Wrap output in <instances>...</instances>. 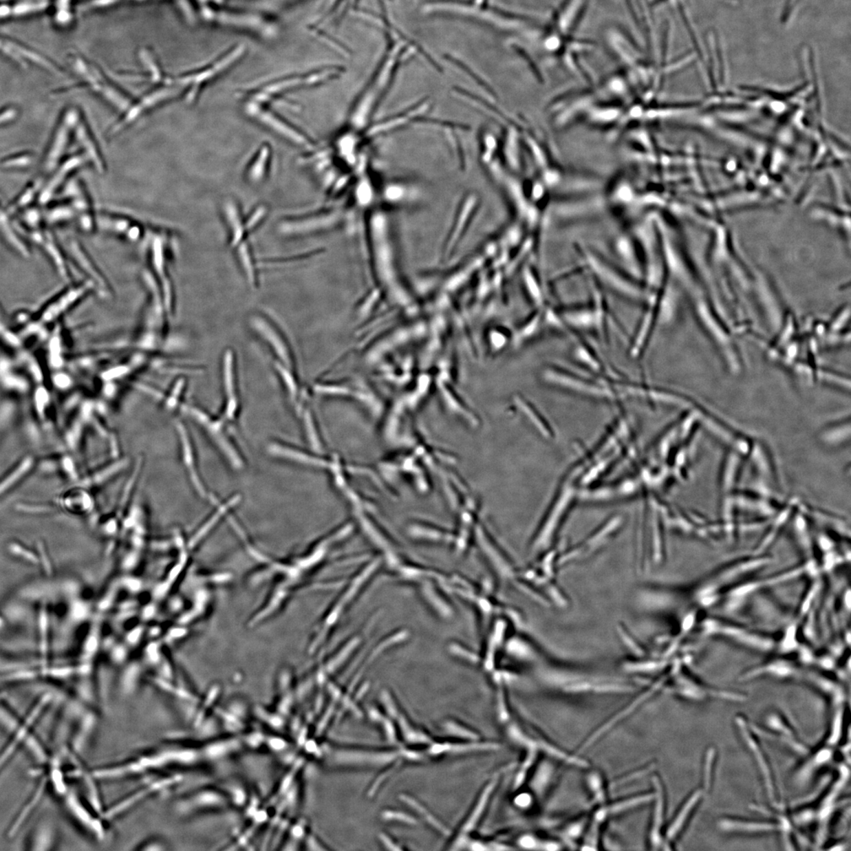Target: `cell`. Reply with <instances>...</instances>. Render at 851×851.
I'll list each match as a JSON object with an SVG mask.
<instances>
[{
  "mask_svg": "<svg viewBox=\"0 0 851 851\" xmlns=\"http://www.w3.org/2000/svg\"><path fill=\"white\" fill-rule=\"evenodd\" d=\"M579 250L584 265L587 266L590 272L596 277L633 300L649 301L652 294L643 288L638 281L631 279L599 255L580 247Z\"/></svg>",
  "mask_w": 851,
  "mask_h": 851,
  "instance_id": "obj_1",
  "label": "cell"
},
{
  "mask_svg": "<svg viewBox=\"0 0 851 851\" xmlns=\"http://www.w3.org/2000/svg\"><path fill=\"white\" fill-rule=\"evenodd\" d=\"M246 51V45H238L208 67L199 72L180 76V77L168 78L167 83L180 86L185 90L186 100L188 105H192L197 100L200 91L206 84L230 68L245 55Z\"/></svg>",
  "mask_w": 851,
  "mask_h": 851,
  "instance_id": "obj_2",
  "label": "cell"
},
{
  "mask_svg": "<svg viewBox=\"0 0 851 851\" xmlns=\"http://www.w3.org/2000/svg\"><path fill=\"white\" fill-rule=\"evenodd\" d=\"M183 94H185V90L180 86L164 84L160 88L151 91L150 93L140 97L139 100H133L127 109L121 114L118 120L114 122L107 130V138L109 139L115 138L137 122L146 113Z\"/></svg>",
  "mask_w": 851,
  "mask_h": 851,
  "instance_id": "obj_3",
  "label": "cell"
},
{
  "mask_svg": "<svg viewBox=\"0 0 851 851\" xmlns=\"http://www.w3.org/2000/svg\"><path fill=\"white\" fill-rule=\"evenodd\" d=\"M181 409L184 413L188 415L200 427L203 428L211 440L215 444L226 459L228 460L233 468L235 469L242 468L243 460L241 455L237 451L234 444L231 442L228 437V433L226 432L224 420L213 418L197 406L182 405Z\"/></svg>",
  "mask_w": 851,
  "mask_h": 851,
  "instance_id": "obj_4",
  "label": "cell"
},
{
  "mask_svg": "<svg viewBox=\"0 0 851 851\" xmlns=\"http://www.w3.org/2000/svg\"><path fill=\"white\" fill-rule=\"evenodd\" d=\"M73 63L76 72L84 79L89 88L116 111L122 114L132 104L133 100L131 97L114 85L99 69L91 66L78 57H75Z\"/></svg>",
  "mask_w": 851,
  "mask_h": 851,
  "instance_id": "obj_5",
  "label": "cell"
},
{
  "mask_svg": "<svg viewBox=\"0 0 851 851\" xmlns=\"http://www.w3.org/2000/svg\"><path fill=\"white\" fill-rule=\"evenodd\" d=\"M377 565L378 562L376 561L366 567L367 568H365L354 579H352L349 588H346L345 592L340 595L339 599L335 601L327 614L325 616L315 636H314L310 647L311 651H316L319 647L322 646L323 642L326 640L329 636L330 632H332V628L336 625V623H337L339 618L344 614V611L348 608L352 601L356 598L357 592L360 590L363 585L371 576V572L376 570Z\"/></svg>",
  "mask_w": 851,
  "mask_h": 851,
  "instance_id": "obj_6",
  "label": "cell"
},
{
  "mask_svg": "<svg viewBox=\"0 0 851 851\" xmlns=\"http://www.w3.org/2000/svg\"><path fill=\"white\" fill-rule=\"evenodd\" d=\"M343 72V69L341 67L327 66L306 74L289 76V77L280 78L264 85L261 90L259 91L257 94L254 96L253 99L263 100L274 95L285 93V91L301 88V87L321 85L336 77H338Z\"/></svg>",
  "mask_w": 851,
  "mask_h": 851,
  "instance_id": "obj_7",
  "label": "cell"
},
{
  "mask_svg": "<svg viewBox=\"0 0 851 851\" xmlns=\"http://www.w3.org/2000/svg\"><path fill=\"white\" fill-rule=\"evenodd\" d=\"M245 111L247 115L263 125L264 127L288 140L289 142L305 148H312L310 138L303 134L300 130L292 127L274 113L263 107L259 102L249 100L245 105Z\"/></svg>",
  "mask_w": 851,
  "mask_h": 851,
  "instance_id": "obj_8",
  "label": "cell"
},
{
  "mask_svg": "<svg viewBox=\"0 0 851 851\" xmlns=\"http://www.w3.org/2000/svg\"><path fill=\"white\" fill-rule=\"evenodd\" d=\"M151 234L150 250L153 277L159 285L167 315L171 316L175 311V292L167 269L166 237L159 232Z\"/></svg>",
  "mask_w": 851,
  "mask_h": 851,
  "instance_id": "obj_9",
  "label": "cell"
},
{
  "mask_svg": "<svg viewBox=\"0 0 851 851\" xmlns=\"http://www.w3.org/2000/svg\"><path fill=\"white\" fill-rule=\"evenodd\" d=\"M332 756L333 765L340 767H387L397 763L401 758L399 749L394 751L338 749L333 752Z\"/></svg>",
  "mask_w": 851,
  "mask_h": 851,
  "instance_id": "obj_10",
  "label": "cell"
},
{
  "mask_svg": "<svg viewBox=\"0 0 851 851\" xmlns=\"http://www.w3.org/2000/svg\"><path fill=\"white\" fill-rule=\"evenodd\" d=\"M735 720L737 725L739 726L742 739L746 742V746L749 748L753 757H755L759 771H760L762 775L768 797L772 801L777 804L778 795L776 779H775L771 762H769V759L761 744L760 740L757 738V733L755 729L751 727L746 719L742 717V715H738Z\"/></svg>",
  "mask_w": 851,
  "mask_h": 851,
  "instance_id": "obj_11",
  "label": "cell"
},
{
  "mask_svg": "<svg viewBox=\"0 0 851 851\" xmlns=\"http://www.w3.org/2000/svg\"><path fill=\"white\" fill-rule=\"evenodd\" d=\"M661 685H663V680H660L657 684L655 682L647 691H644L642 695L634 699V701L628 704L625 707H623L619 713L612 715L610 720L601 724L597 729H595L594 733L590 734L588 739L585 740L582 744L579 746L577 751L578 755H581L584 751H588L590 747L597 744L612 729H614L618 724L622 722L623 720L629 717L636 710L640 708L642 704L648 701V699L652 698L655 693L660 690Z\"/></svg>",
  "mask_w": 851,
  "mask_h": 851,
  "instance_id": "obj_12",
  "label": "cell"
},
{
  "mask_svg": "<svg viewBox=\"0 0 851 851\" xmlns=\"http://www.w3.org/2000/svg\"><path fill=\"white\" fill-rule=\"evenodd\" d=\"M175 428L177 432L179 442H180L182 462L194 490L202 497L208 498L210 495L207 491L202 475L198 469L196 451L193 440L186 426L181 420L175 421Z\"/></svg>",
  "mask_w": 851,
  "mask_h": 851,
  "instance_id": "obj_13",
  "label": "cell"
},
{
  "mask_svg": "<svg viewBox=\"0 0 851 851\" xmlns=\"http://www.w3.org/2000/svg\"><path fill=\"white\" fill-rule=\"evenodd\" d=\"M654 788V804L649 829V843L653 850H664L665 829L666 795L663 783L658 775L651 779Z\"/></svg>",
  "mask_w": 851,
  "mask_h": 851,
  "instance_id": "obj_14",
  "label": "cell"
},
{
  "mask_svg": "<svg viewBox=\"0 0 851 851\" xmlns=\"http://www.w3.org/2000/svg\"><path fill=\"white\" fill-rule=\"evenodd\" d=\"M80 118V113L76 108H70L64 113L47 155L45 166L47 171L54 169L61 160L68 147L70 136L74 132Z\"/></svg>",
  "mask_w": 851,
  "mask_h": 851,
  "instance_id": "obj_15",
  "label": "cell"
},
{
  "mask_svg": "<svg viewBox=\"0 0 851 851\" xmlns=\"http://www.w3.org/2000/svg\"><path fill=\"white\" fill-rule=\"evenodd\" d=\"M229 802V797L224 791L207 788L195 791L185 799H182L178 809L183 812L182 815H193L197 812L226 808Z\"/></svg>",
  "mask_w": 851,
  "mask_h": 851,
  "instance_id": "obj_16",
  "label": "cell"
},
{
  "mask_svg": "<svg viewBox=\"0 0 851 851\" xmlns=\"http://www.w3.org/2000/svg\"><path fill=\"white\" fill-rule=\"evenodd\" d=\"M96 224L101 230L122 236L131 242L139 241L145 234L142 226L120 215L107 213L96 215Z\"/></svg>",
  "mask_w": 851,
  "mask_h": 851,
  "instance_id": "obj_17",
  "label": "cell"
},
{
  "mask_svg": "<svg viewBox=\"0 0 851 851\" xmlns=\"http://www.w3.org/2000/svg\"><path fill=\"white\" fill-rule=\"evenodd\" d=\"M66 193L72 200V206L78 217L81 228L87 232L93 231L96 226V215L91 207L88 193L85 191L83 183L77 179H74L68 184Z\"/></svg>",
  "mask_w": 851,
  "mask_h": 851,
  "instance_id": "obj_18",
  "label": "cell"
},
{
  "mask_svg": "<svg viewBox=\"0 0 851 851\" xmlns=\"http://www.w3.org/2000/svg\"><path fill=\"white\" fill-rule=\"evenodd\" d=\"M70 250H72L75 261L77 262L80 269L89 276V281L93 283L94 288L100 292V294L106 298L111 296L112 289L109 281L107 280L105 274L100 272V270L96 267L94 260L91 259L85 249L80 246V244L76 241H72L70 243Z\"/></svg>",
  "mask_w": 851,
  "mask_h": 851,
  "instance_id": "obj_19",
  "label": "cell"
},
{
  "mask_svg": "<svg viewBox=\"0 0 851 851\" xmlns=\"http://www.w3.org/2000/svg\"><path fill=\"white\" fill-rule=\"evenodd\" d=\"M427 753L430 756H440L444 755H465V753L476 752L497 751L502 748L500 744L495 742L463 741L460 742H431L428 745Z\"/></svg>",
  "mask_w": 851,
  "mask_h": 851,
  "instance_id": "obj_20",
  "label": "cell"
},
{
  "mask_svg": "<svg viewBox=\"0 0 851 851\" xmlns=\"http://www.w3.org/2000/svg\"><path fill=\"white\" fill-rule=\"evenodd\" d=\"M702 796V790H696L682 804L680 810L674 817L673 821L665 829L664 850L670 849L671 844L675 842L677 838L679 837L686 827L687 821L690 820L693 811H695L698 804H700Z\"/></svg>",
  "mask_w": 851,
  "mask_h": 851,
  "instance_id": "obj_21",
  "label": "cell"
},
{
  "mask_svg": "<svg viewBox=\"0 0 851 851\" xmlns=\"http://www.w3.org/2000/svg\"><path fill=\"white\" fill-rule=\"evenodd\" d=\"M224 386L226 403L224 418L235 420L238 409V398L236 392L235 355L230 349L226 350L222 362Z\"/></svg>",
  "mask_w": 851,
  "mask_h": 851,
  "instance_id": "obj_22",
  "label": "cell"
},
{
  "mask_svg": "<svg viewBox=\"0 0 851 851\" xmlns=\"http://www.w3.org/2000/svg\"><path fill=\"white\" fill-rule=\"evenodd\" d=\"M653 799L654 793L652 791V793L627 797V798L611 802V804L606 802L604 805L600 806L594 812L593 819L603 823L611 816L636 809L639 806L652 802Z\"/></svg>",
  "mask_w": 851,
  "mask_h": 851,
  "instance_id": "obj_23",
  "label": "cell"
},
{
  "mask_svg": "<svg viewBox=\"0 0 851 851\" xmlns=\"http://www.w3.org/2000/svg\"><path fill=\"white\" fill-rule=\"evenodd\" d=\"M74 133L76 138L83 148V153L87 156L90 164L94 165L97 172L104 175L107 170L104 155L93 133L81 118L74 129Z\"/></svg>",
  "mask_w": 851,
  "mask_h": 851,
  "instance_id": "obj_24",
  "label": "cell"
},
{
  "mask_svg": "<svg viewBox=\"0 0 851 851\" xmlns=\"http://www.w3.org/2000/svg\"><path fill=\"white\" fill-rule=\"evenodd\" d=\"M497 784L498 779H494L485 786L473 810H471L469 815L462 823L457 834L458 837H468V834L478 826L482 817L485 814L488 805H489L492 795L495 793Z\"/></svg>",
  "mask_w": 851,
  "mask_h": 851,
  "instance_id": "obj_25",
  "label": "cell"
},
{
  "mask_svg": "<svg viewBox=\"0 0 851 851\" xmlns=\"http://www.w3.org/2000/svg\"><path fill=\"white\" fill-rule=\"evenodd\" d=\"M87 162H89V160L83 153L70 156L69 158L65 160L63 164L59 166L50 184L43 189L41 195V202L47 203L53 197L56 189L61 187L62 184L67 180L68 176L80 166L86 164Z\"/></svg>",
  "mask_w": 851,
  "mask_h": 851,
  "instance_id": "obj_26",
  "label": "cell"
},
{
  "mask_svg": "<svg viewBox=\"0 0 851 851\" xmlns=\"http://www.w3.org/2000/svg\"><path fill=\"white\" fill-rule=\"evenodd\" d=\"M537 763L538 764L534 767L535 771L529 779V785L535 796L541 799L554 782L556 767L554 763L547 759Z\"/></svg>",
  "mask_w": 851,
  "mask_h": 851,
  "instance_id": "obj_27",
  "label": "cell"
},
{
  "mask_svg": "<svg viewBox=\"0 0 851 851\" xmlns=\"http://www.w3.org/2000/svg\"><path fill=\"white\" fill-rule=\"evenodd\" d=\"M95 289L94 286L91 281L89 283L75 286L74 288L69 290L67 292L58 298L55 302H53L50 308L46 309L45 312H43V319H54L61 315L62 313L68 310L73 306L74 303L78 301L81 297L86 294L91 290Z\"/></svg>",
  "mask_w": 851,
  "mask_h": 851,
  "instance_id": "obj_28",
  "label": "cell"
},
{
  "mask_svg": "<svg viewBox=\"0 0 851 851\" xmlns=\"http://www.w3.org/2000/svg\"><path fill=\"white\" fill-rule=\"evenodd\" d=\"M476 197L475 196H469L464 202L462 210H460L457 221L455 222L451 235L447 241L446 248H444V257L451 256L455 248L457 247L460 238L464 235L466 226H468L471 214L474 213Z\"/></svg>",
  "mask_w": 851,
  "mask_h": 851,
  "instance_id": "obj_29",
  "label": "cell"
},
{
  "mask_svg": "<svg viewBox=\"0 0 851 851\" xmlns=\"http://www.w3.org/2000/svg\"><path fill=\"white\" fill-rule=\"evenodd\" d=\"M720 828L724 831L733 832H773L778 831L784 834V828L782 823L744 821L740 819H724L719 823Z\"/></svg>",
  "mask_w": 851,
  "mask_h": 851,
  "instance_id": "obj_30",
  "label": "cell"
},
{
  "mask_svg": "<svg viewBox=\"0 0 851 851\" xmlns=\"http://www.w3.org/2000/svg\"><path fill=\"white\" fill-rule=\"evenodd\" d=\"M224 213L230 231L231 246L237 247L242 241L247 230L246 224L242 221L239 208L235 200H226L224 204Z\"/></svg>",
  "mask_w": 851,
  "mask_h": 851,
  "instance_id": "obj_31",
  "label": "cell"
},
{
  "mask_svg": "<svg viewBox=\"0 0 851 851\" xmlns=\"http://www.w3.org/2000/svg\"><path fill=\"white\" fill-rule=\"evenodd\" d=\"M241 500V495H235L224 502L218 500L214 503V505L216 506L215 511L211 515L207 521L202 526V528L199 529L197 532L195 534L193 538V543H196L200 540L204 539L218 524L220 520L229 513L232 508H234L237 506V504H239Z\"/></svg>",
  "mask_w": 851,
  "mask_h": 851,
  "instance_id": "obj_32",
  "label": "cell"
},
{
  "mask_svg": "<svg viewBox=\"0 0 851 851\" xmlns=\"http://www.w3.org/2000/svg\"><path fill=\"white\" fill-rule=\"evenodd\" d=\"M616 251L631 272L638 279L643 274V268L641 263L640 256L638 252L637 247L635 244L632 243L629 238L621 237L617 239L616 243Z\"/></svg>",
  "mask_w": 851,
  "mask_h": 851,
  "instance_id": "obj_33",
  "label": "cell"
},
{
  "mask_svg": "<svg viewBox=\"0 0 851 851\" xmlns=\"http://www.w3.org/2000/svg\"><path fill=\"white\" fill-rule=\"evenodd\" d=\"M399 799L403 804L409 806L411 810L417 812V815L424 818L428 825H430L438 833H440L444 837L451 836L452 834L451 829L439 820L436 816L433 815V812L428 810L424 805H422L419 800L407 794H400Z\"/></svg>",
  "mask_w": 851,
  "mask_h": 851,
  "instance_id": "obj_34",
  "label": "cell"
},
{
  "mask_svg": "<svg viewBox=\"0 0 851 851\" xmlns=\"http://www.w3.org/2000/svg\"><path fill=\"white\" fill-rule=\"evenodd\" d=\"M47 5L45 0L0 4V21L41 12L47 8Z\"/></svg>",
  "mask_w": 851,
  "mask_h": 851,
  "instance_id": "obj_35",
  "label": "cell"
},
{
  "mask_svg": "<svg viewBox=\"0 0 851 851\" xmlns=\"http://www.w3.org/2000/svg\"><path fill=\"white\" fill-rule=\"evenodd\" d=\"M394 720L397 722L396 723L397 728L403 735L405 740L409 744L429 745L433 742L431 737L424 731L415 728L402 713L400 712Z\"/></svg>",
  "mask_w": 851,
  "mask_h": 851,
  "instance_id": "obj_36",
  "label": "cell"
},
{
  "mask_svg": "<svg viewBox=\"0 0 851 851\" xmlns=\"http://www.w3.org/2000/svg\"><path fill=\"white\" fill-rule=\"evenodd\" d=\"M270 159V148L268 145H265L258 151L257 155L249 164L246 173L248 181L257 183L263 180L267 175Z\"/></svg>",
  "mask_w": 851,
  "mask_h": 851,
  "instance_id": "obj_37",
  "label": "cell"
},
{
  "mask_svg": "<svg viewBox=\"0 0 851 851\" xmlns=\"http://www.w3.org/2000/svg\"><path fill=\"white\" fill-rule=\"evenodd\" d=\"M561 317L568 327L573 329L596 327L594 311L588 308L574 309V310L573 309V310L563 313Z\"/></svg>",
  "mask_w": 851,
  "mask_h": 851,
  "instance_id": "obj_38",
  "label": "cell"
},
{
  "mask_svg": "<svg viewBox=\"0 0 851 851\" xmlns=\"http://www.w3.org/2000/svg\"><path fill=\"white\" fill-rule=\"evenodd\" d=\"M255 327L261 333L263 337L268 340V343L273 346V348L278 352L279 357L283 360L287 365H290V356L288 350L286 349L283 340L281 339L279 335L276 334L274 330L270 329L268 324L264 323L262 319L259 318L254 321Z\"/></svg>",
  "mask_w": 851,
  "mask_h": 851,
  "instance_id": "obj_39",
  "label": "cell"
},
{
  "mask_svg": "<svg viewBox=\"0 0 851 851\" xmlns=\"http://www.w3.org/2000/svg\"><path fill=\"white\" fill-rule=\"evenodd\" d=\"M586 784L592 795L593 801L599 806L606 804L607 790L603 775L597 771L590 772L587 775Z\"/></svg>",
  "mask_w": 851,
  "mask_h": 851,
  "instance_id": "obj_40",
  "label": "cell"
},
{
  "mask_svg": "<svg viewBox=\"0 0 851 851\" xmlns=\"http://www.w3.org/2000/svg\"><path fill=\"white\" fill-rule=\"evenodd\" d=\"M833 757V749L829 747L821 748L818 751L814 756H812L806 765L801 769L799 775V780L806 779L810 777V774L816 771V768L821 767L825 764L830 762Z\"/></svg>",
  "mask_w": 851,
  "mask_h": 851,
  "instance_id": "obj_41",
  "label": "cell"
},
{
  "mask_svg": "<svg viewBox=\"0 0 851 851\" xmlns=\"http://www.w3.org/2000/svg\"><path fill=\"white\" fill-rule=\"evenodd\" d=\"M442 729L444 733L449 735L455 737V738L462 739L464 741H475L480 740V735L473 731L456 720H447L442 724Z\"/></svg>",
  "mask_w": 851,
  "mask_h": 851,
  "instance_id": "obj_42",
  "label": "cell"
},
{
  "mask_svg": "<svg viewBox=\"0 0 851 851\" xmlns=\"http://www.w3.org/2000/svg\"><path fill=\"white\" fill-rule=\"evenodd\" d=\"M142 464L143 460L142 457H140L138 460L136 465H135L133 474L130 475L127 484L124 486L122 494L121 495V499L119 501L118 504V511L120 512V513L126 509L130 499H131L135 485L137 484L138 476L142 468Z\"/></svg>",
  "mask_w": 851,
  "mask_h": 851,
  "instance_id": "obj_43",
  "label": "cell"
},
{
  "mask_svg": "<svg viewBox=\"0 0 851 851\" xmlns=\"http://www.w3.org/2000/svg\"><path fill=\"white\" fill-rule=\"evenodd\" d=\"M525 283L527 286V289L529 294L535 303L538 305H543L544 301L543 291L541 290L539 280L537 278V275L534 273V270L531 268L526 270L524 275Z\"/></svg>",
  "mask_w": 851,
  "mask_h": 851,
  "instance_id": "obj_44",
  "label": "cell"
},
{
  "mask_svg": "<svg viewBox=\"0 0 851 851\" xmlns=\"http://www.w3.org/2000/svg\"><path fill=\"white\" fill-rule=\"evenodd\" d=\"M588 826V821L585 818L568 823L563 829L561 837L568 843H574L576 840L583 837Z\"/></svg>",
  "mask_w": 851,
  "mask_h": 851,
  "instance_id": "obj_45",
  "label": "cell"
},
{
  "mask_svg": "<svg viewBox=\"0 0 851 851\" xmlns=\"http://www.w3.org/2000/svg\"><path fill=\"white\" fill-rule=\"evenodd\" d=\"M129 464L128 459H121L118 462L108 465L107 467L102 468L98 473H96L93 477V482L97 485L105 484V482L111 480L112 477L116 476L120 473Z\"/></svg>",
  "mask_w": 851,
  "mask_h": 851,
  "instance_id": "obj_46",
  "label": "cell"
},
{
  "mask_svg": "<svg viewBox=\"0 0 851 851\" xmlns=\"http://www.w3.org/2000/svg\"><path fill=\"white\" fill-rule=\"evenodd\" d=\"M185 387L186 380L182 378L177 379L175 383L173 384L169 395L164 397V400H162V403H164L166 410L173 411L177 407L179 403H180Z\"/></svg>",
  "mask_w": 851,
  "mask_h": 851,
  "instance_id": "obj_47",
  "label": "cell"
},
{
  "mask_svg": "<svg viewBox=\"0 0 851 851\" xmlns=\"http://www.w3.org/2000/svg\"><path fill=\"white\" fill-rule=\"evenodd\" d=\"M381 817L384 821L398 822L405 823L408 826L418 825V821L413 815L397 810H385L383 811Z\"/></svg>",
  "mask_w": 851,
  "mask_h": 851,
  "instance_id": "obj_48",
  "label": "cell"
},
{
  "mask_svg": "<svg viewBox=\"0 0 851 851\" xmlns=\"http://www.w3.org/2000/svg\"><path fill=\"white\" fill-rule=\"evenodd\" d=\"M75 217H77V215H76L72 204L56 208L51 211L50 214V218L52 222L69 221L73 219Z\"/></svg>",
  "mask_w": 851,
  "mask_h": 851,
  "instance_id": "obj_49",
  "label": "cell"
},
{
  "mask_svg": "<svg viewBox=\"0 0 851 851\" xmlns=\"http://www.w3.org/2000/svg\"><path fill=\"white\" fill-rule=\"evenodd\" d=\"M544 842L531 834H524L517 840L519 847L524 850H543Z\"/></svg>",
  "mask_w": 851,
  "mask_h": 851,
  "instance_id": "obj_50",
  "label": "cell"
},
{
  "mask_svg": "<svg viewBox=\"0 0 851 851\" xmlns=\"http://www.w3.org/2000/svg\"><path fill=\"white\" fill-rule=\"evenodd\" d=\"M381 699L383 707L385 708V711L387 712L389 718L394 720L400 712L397 702H396L393 697L390 696V693L387 691L382 693Z\"/></svg>",
  "mask_w": 851,
  "mask_h": 851,
  "instance_id": "obj_51",
  "label": "cell"
},
{
  "mask_svg": "<svg viewBox=\"0 0 851 851\" xmlns=\"http://www.w3.org/2000/svg\"><path fill=\"white\" fill-rule=\"evenodd\" d=\"M132 369H133L132 365H125L117 366L115 367H112L111 368V369L105 371L104 374H103L102 376H103V378H104L105 381L107 382L111 381V380H114V379H117L118 378H122V377L127 376L128 374H129L130 371H132Z\"/></svg>",
  "mask_w": 851,
  "mask_h": 851,
  "instance_id": "obj_52",
  "label": "cell"
},
{
  "mask_svg": "<svg viewBox=\"0 0 851 851\" xmlns=\"http://www.w3.org/2000/svg\"><path fill=\"white\" fill-rule=\"evenodd\" d=\"M714 761L715 751L713 749L709 750L707 753V758H706L704 768V788H706V789H709L710 788V785H711Z\"/></svg>",
  "mask_w": 851,
  "mask_h": 851,
  "instance_id": "obj_53",
  "label": "cell"
},
{
  "mask_svg": "<svg viewBox=\"0 0 851 851\" xmlns=\"http://www.w3.org/2000/svg\"><path fill=\"white\" fill-rule=\"evenodd\" d=\"M506 700L503 692L500 691L497 698V713L498 719L502 723H507L511 718Z\"/></svg>",
  "mask_w": 851,
  "mask_h": 851,
  "instance_id": "obj_54",
  "label": "cell"
},
{
  "mask_svg": "<svg viewBox=\"0 0 851 851\" xmlns=\"http://www.w3.org/2000/svg\"><path fill=\"white\" fill-rule=\"evenodd\" d=\"M167 844L164 839L159 837L150 838L144 840V841L138 845L136 850H167Z\"/></svg>",
  "mask_w": 851,
  "mask_h": 851,
  "instance_id": "obj_55",
  "label": "cell"
},
{
  "mask_svg": "<svg viewBox=\"0 0 851 851\" xmlns=\"http://www.w3.org/2000/svg\"><path fill=\"white\" fill-rule=\"evenodd\" d=\"M31 162V155L23 154L10 157V158L4 160L2 165L5 167H25L29 166Z\"/></svg>",
  "mask_w": 851,
  "mask_h": 851,
  "instance_id": "obj_56",
  "label": "cell"
},
{
  "mask_svg": "<svg viewBox=\"0 0 851 851\" xmlns=\"http://www.w3.org/2000/svg\"><path fill=\"white\" fill-rule=\"evenodd\" d=\"M534 797L529 793H522L515 797L513 802L519 809H528L533 804Z\"/></svg>",
  "mask_w": 851,
  "mask_h": 851,
  "instance_id": "obj_57",
  "label": "cell"
},
{
  "mask_svg": "<svg viewBox=\"0 0 851 851\" xmlns=\"http://www.w3.org/2000/svg\"><path fill=\"white\" fill-rule=\"evenodd\" d=\"M357 189H358L357 198H358V200H359L360 202L359 203L364 204V205L367 204V203H369L368 202H369V200H371V194H372L371 186L369 185V184H368L367 182H362L360 185L358 186Z\"/></svg>",
  "mask_w": 851,
  "mask_h": 851,
  "instance_id": "obj_58",
  "label": "cell"
},
{
  "mask_svg": "<svg viewBox=\"0 0 851 851\" xmlns=\"http://www.w3.org/2000/svg\"><path fill=\"white\" fill-rule=\"evenodd\" d=\"M36 188H37V186H32L27 188L26 191H25V193L23 195H21V196L19 198L17 202H16V203L13 206L14 209H17V208L21 207V206H24V205H26L27 204H29L30 200H32V198H34Z\"/></svg>",
  "mask_w": 851,
  "mask_h": 851,
  "instance_id": "obj_59",
  "label": "cell"
},
{
  "mask_svg": "<svg viewBox=\"0 0 851 851\" xmlns=\"http://www.w3.org/2000/svg\"><path fill=\"white\" fill-rule=\"evenodd\" d=\"M379 840H380V842L384 845V848H386L388 850H403L402 848L400 847V845L394 842L392 838H390L386 834L381 833L380 834H379Z\"/></svg>",
  "mask_w": 851,
  "mask_h": 851,
  "instance_id": "obj_60",
  "label": "cell"
},
{
  "mask_svg": "<svg viewBox=\"0 0 851 851\" xmlns=\"http://www.w3.org/2000/svg\"><path fill=\"white\" fill-rule=\"evenodd\" d=\"M18 111L15 108H8L0 111V125L8 123L17 117Z\"/></svg>",
  "mask_w": 851,
  "mask_h": 851,
  "instance_id": "obj_61",
  "label": "cell"
}]
</instances>
